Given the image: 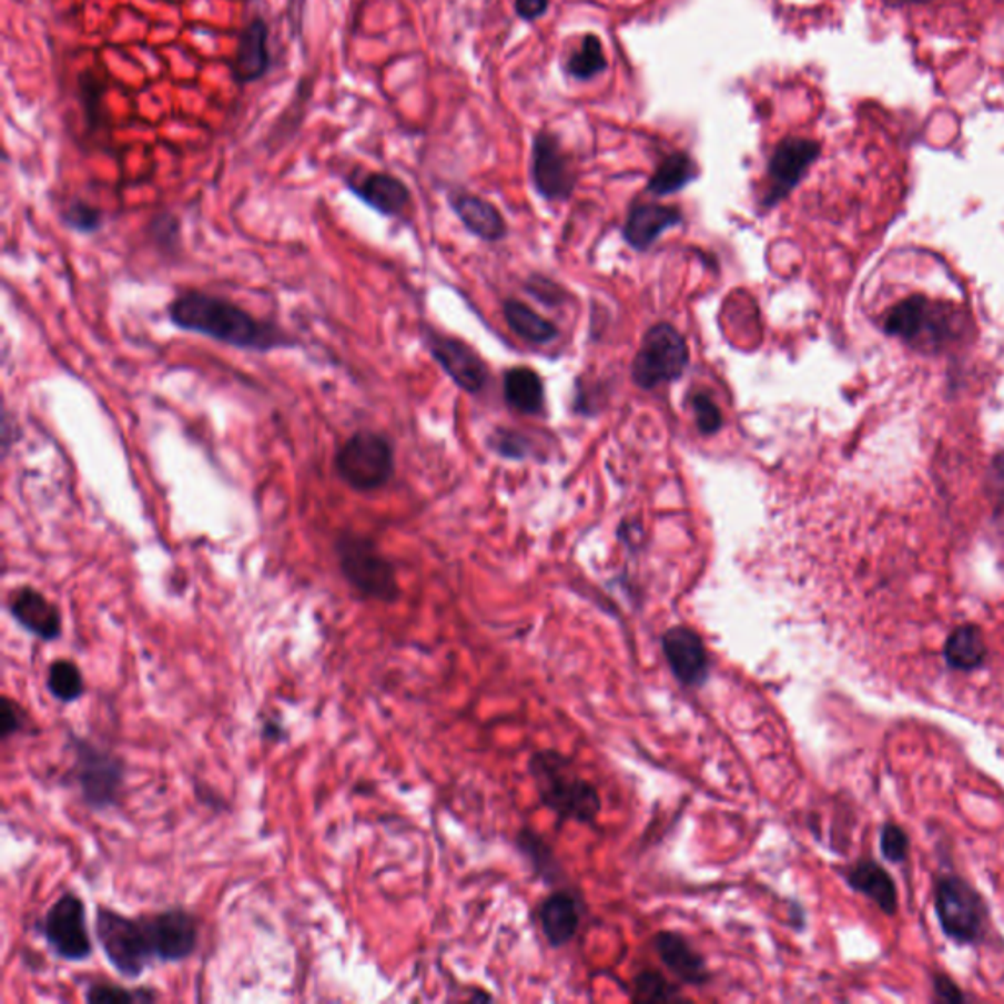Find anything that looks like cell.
Here are the masks:
<instances>
[{"label": "cell", "mask_w": 1004, "mask_h": 1004, "mask_svg": "<svg viewBox=\"0 0 1004 1004\" xmlns=\"http://www.w3.org/2000/svg\"><path fill=\"white\" fill-rule=\"evenodd\" d=\"M30 727V717L20 702L10 697L2 699V717H0V738L7 742L12 736L22 734Z\"/></svg>", "instance_id": "e575fe53"}, {"label": "cell", "mask_w": 1004, "mask_h": 1004, "mask_svg": "<svg viewBox=\"0 0 1004 1004\" xmlns=\"http://www.w3.org/2000/svg\"><path fill=\"white\" fill-rule=\"evenodd\" d=\"M683 222V214L676 206L663 204H636L626 220L625 237L633 250L643 252L656 244L663 232Z\"/></svg>", "instance_id": "ffe728a7"}, {"label": "cell", "mask_w": 1004, "mask_h": 1004, "mask_svg": "<svg viewBox=\"0 0 1004 1004\" xmlns=\"http://www.w3.org/2000/svg\"><path fill=\"white\" fill-rule=\"evenodd\" d=\"M505 398L523 414H540L544 406V385L540 375L530 367H513L505 373Z\"/></svg>", "instance_id": "cb8c5ba5"}, {"label": "cell", "mask_w": 1004, "mask_h": 1004, "mask_svg": "<svg viewBox=\"0 0 1004 1004\" xmlns=\"http://www.w3.org/2000/svg\"><path fill=\"white\" fill-rule=\"evenodd\" d=\"M944 658L945 663L957 671H973L983 666L987 658V643L980 628L963 626L950 633L944 643Z\"/></svg>", "instance_id": "603a6c76"}, {"label": "cell", "mask_w": 1004, "mask_h": 1004, "mask_svg": "<svg viewBox=\"0 0 1004 1004\" xmlns=\"http://www.w3.org/2000/svg\"><path fill=\"white\" fill-rule=\"evenodd\" d=\"M71 768L68 781L77 787L91 811L107 812L119 807L126 781V761L114 751L81 736H69Z\"/></svg>", "instance_id": "277c9868"}, {"label": "cell", "mask_w": 1004, "mask_h": 1004, "mask_svg": "<svg viewBox=\"0 0 1004 1004\" xmlns=\"http://www.w3.org/2000/svg\"><path fill=\"white\" fill-rule=\"evenodd\" d=\"M94 937L107 962L126 980H140L155 960L144 916L132 919L101 904L94 919Z\"/></svg>", "instance_id": "8992f818"}, {"label": "cell", "mask_w": 1004, "mask_h": 1004, "mask_svg": "<svg viewBox=\"0 0 1004 1004\" xmlns=\"http://www.w3.org/2000/svg\"><path fill=\"white\" fill-rule=\"evenodd\" d=\"M848 883L865 896H870L873 903L879 904L886 914L896 911V886L891 875L886 873L875 861H860L855 868L848 871Z\"/></svg>", "instance_id": "7402d4cb"}, {"label": "cell", "mask_w": 1004, "mask_h": 1004, "mask_svg": "<svg viewBox=\"0 0 1004 1004\" xmlns=\"http://www.w3.org/2000/svg\"><path fill=\"white\" fill-rule=\"evenodd\" d=\"M691 405L692 410H694V418H697V426H699V430L702 434L709 436V434H717L722 428V424H724L722 413H720L717 403L707 393H697L692 397Z\"/></svg>", "instance_id": "836d02e7"}, {"label": "cell", "mask_w": 1004, "mask_h": 1004, "mask_svg": "<svg viewBox=\"0 0 1004 1004\" xmlns=\"http://www.w3.org/2000/svg\"><path fill=\"white\" fill-rule=\"evenodd\" d=\"M457 219L464 222L465 229L485 242H498L507 236V222L493 204L483 201L475 194L457 193L449 199Z\"/></svg>", "instance_id": "44dd1931"}, {"label": "cell", "mask_w": 1004, "mask_h": 1004, "mask_svg": "<svg viewBox=\"0 0 1004 1004\" xmlns=\"http://www.w3.org/2000/svg\"><path fill=\"white\" fill-rule=\"evenodd\" d=\"M346 186L362 203L387 219L403 216L410 204L408 186L388 173L357 170L347 175Z\"/></svg>", "instance_id": "2e32d148"}, {"label": "cell", "mask_w": 1004, "mask_h": 1004, "mask_svg": "<svg viewBox=\"0 0 1004 1004\" xmlns=\"http://www.w3.org/2000/svg\"><path fill=\"white\" fill-rule=\"evenodd\" d=\"M393 442L373 430H357L339 446L334 456V471L347 489L369 495L387 487L395 477Z\"/></svg>", "instance_id": "5b68a950"}, {"label": "cell", "mask_w": 1004, "mask_h": 1004, "mask_svg": "<svg viewBox=\"0 0 1004 1004\" xmlns=\"http://www.w3.org/2000/svg\"><path fill=\"white\" fill-rule=\"evenodd\" d=\"M653 950L667 970L671 971L677 980L683 981L684 985L702 987V985H709L712 980V973H710L704 957L681 934L671 932V930L658 932L653 936Z\"/></svg>", "instance_id": "e0dca14e"}, {"label": "cell", "mask_w": 1004, "mask_h": 1004, "mask_svg": "<svg viewBox=\"0 0 1004 1004\" xmlns=\"http://www.w3.org/2000/svg\"><path fill=\"white\" fill-rule=\"evenodd\" d=\"M61 220L69 230L79 234H94L104 226V214L101 209L85 201H71L61 212Z\"/></svg>", "instance_id": "1f68e13d"}, {"label": "cell", "mask_w": 1004, "mask_h": 1004, "mask_svg": "<svg viewBox=\"0 0 1004 1004\" xmlns=\"http://www.w3.org/2000/svg\"><path fill=\"white\" fill-rule=\"evenodd\" d=\"M270 28L262 18H254L237 36L232 75L240 85L254 83L270 71Z\"/></svg>", "instance_id": "d6986e66"}, {"label": "cell", "mask_w": 1004, "mask_h": 1004, "mask_svg": "<svg viewBox=\"0 0 1004 1004\" xmlns=\"http://www.w3.org/2000/svg\"><path fill=\"white\" fill-rule=\"evenodd\" d=\"M168 318L175 328L245 352L270 354L298 346V339L275 322L257 318L224 296L196 288L181 293L168 304Z\"/></svg>", "instance_id": "6da1fadb"}, {"label": "cell", "mask_w": 1004, "mask_h": 1004, "mask_svg": "<svg viewBox=\"0 0 1004 1004\" xmlns=\"http://www.w3.org/2000/svg\"><path fill=\"white\" fill-rule=\"evenodd\" d=\"M881 852L886 860L901 863L909 855V838L895 824H885L881 832Z\"/></svg>", "instance_id": "d590c367"}, {"label": "cell", "mask_w": 1004, "mask_h": 1004, "mask_svg": "<svg viewBox=\"0 0 1004 1004\" xmlns=\"http://www.w3.org/2000/svg\"><path fill=\"white\" fill-rule=\"evenodd\" d=\"M936 912L945 936L973 944L985 926V904L965 881L944 878L937 883Z\"/></svg>", "instance_id": "9c48e42d"}, {"label": "cell", "mask_w": 1004, "mask_h": 1004, "mask_svg": "<svg viewBox=\"0 0 1004 1004\" xmlns=\"http://www.w3.org/2000/svg\"><path fill=\"white\" fill-rule=\"evenodd\" d=\"M689 359V346L677 328L667 322L656 324L633 357V383L641 388H656L677 381L687 372Z\"/></svg>", "instance_id": "52a82bcc"}, {"label": "cell", "mask_w": 1004, "mask_h": 1004, "mask_svg": "<svg viewBox=\"0 0 1004 1004\" xmlns=\"http://www.w3.org/2000/svg\"><path fill=\"white\" fill-rule=\"evenodd\" d=\"M148 234L158 247L173 252L181 244V222L171 212H158L148 224Z\"/></svg>", "instance_id": "d6a6232c"}, {"label": "cell", "mask_w": 1004, "mask_h": 1004, "mask_svg": "<svg viewBox=\"0 0 1004 1004\" xmlns=\"http://www.w3.org/2000/svg\"><path fill=\"white\" fill-rule=\"evenodd\" d=\"M697 175H699L697 165L687 153H671L669 158L661 161V165L653 173V178L648 183V191L658 196L673 194L692 183Z\"/></svg>", "instance_id": "484cf974"}, {"label": "cell", "mask_w": 1004, "mask_h": 1004, "mask_svg": "<svg viewBox=\"0 0 1004 1004\" xmlns=\"http://www.w3.org/2000/svg\"><path fill=\"white\" fill-rule=\"evenodd\" d=\"M820 145L804 138H787L777 145L769 160V189L763 204L775 206L801 183L804 173L817 161Z\"/></svg>", "instance_id": "4fadbf2b"}, {"label": "cell", "mask_w": 1004, "mask_h": 1004, "mask_svg": "<svg viewBox=\"0 0 1004 1004\" xmlns=\"http://www.w3.org/2000/svg\"><path fill=\"white\" fill-rule=\"evenodd\" d=\"M48 692L61 704H71L85 694V677L81 667L71 659L60 658L51 661L45 679Z\"/></svg>", "instance_id": "4316f807"}, {"label": "cell", "mask_w": 1004, "mask_h": 1004, "mask_svg": "<svg viewBox=\"0 0 1004 1004\" xmlns=\"http://www.w3.org/2000/svg\"><path fill=\"white\" fill-rule=\"evenodd\" d=\"M505 318L516 336L533 344H549L557 338V328L551 322L515 298L505 303Z\"/></svg>", "instance_id": "d4e9b609"}, {"label": "cell", "mask_w": 1004, "mask_h": 1004, "mask_svg": "<svg viewBox=\"0 0 1004 1004\" xmlns=\"http://www.w3.org/2000/svg\"><path fill=\"white\" fill-rule=\"evenodd\" d=\"M155 998L158 995L153 988H128L114 983H93L85 993V1001L91 1004L153 1003Z\"/></svg>", "instance_id": "f546056e"}, {"label": "cell", "mask_w": 1004, "mask_h": 1004, "mask_svg": "<svg viewBox=\"0 0 1004 1004\" xmlns=\"http://www.w3.org/2000/svg\"><path fill=\"white\" fill-rule=\"evenodd\" d=\"M334 554L339 574L355 595L383 605L397 602L400 597L397 567L381 551L377 541L365 534L342 530L334 541Z\"/></svg>", "instance_id": "3957f363"}, {"label": "cell", "mask_w": 1004, "mask_h": 1004, "mask_svg": "<svg viewBox=\"0 0 1004 1004\" xmlns=\"http://www.w3.org/2000/svg\"><path fill=\"white\" fill-rule=\"evenodd\" d=\"M153 955L161 963L185 962L199 945V922L185 909H168L144 916Z\"/></svg>", "instance_id": "30bf717a"}, {"label": "cell", "mask_w": 1004, "mask_h": 1004, "mask_svg": "<svg viewBox=\"0 0 1004 1004\" xmlns=\"http://www.w3.org/2000/svg\"><path fill=\"white\" fill-rule=\"evenodd\" d=\"M661 651L679 684L699 689L709 681L710 658L701 633L689 626H673L661 636Z\"/></svg>", "instance_id": "8fae6325"}, {"label": "cell", "mask_w": 1004, "mask_h": 1004, "mask_svg": "<svg viewBox=\"0 0 1004 1004\" xmlns=\"http://www.w3.org/2000/svg\"><path fill=\"white\" fill-rule=\"evenodd\" d=\"M38 930L51 952L63 962H87L93 955V940L87 924V906L75 893L63 895L51 904Z\"/></svg>", "instance_id": "ba28073f"}, {"label": "cell", "mask_w": 1004, "mask_h": 1004, "mask_svg": "<svg viewBox=\"0 0 1004 1004\" xmlns=\"http://www.w3.org/2000/svg\"><path fill=\"white\" fill-rule=\"evenodd\" d=\"M518 848L523 850L524 855H528V860L533 861L534 868L538 870L541 878L548 883H557L561 879V868L556 855L551 852V848L546 845L540 835L534 834L533 830H523L518 838Z\"/></svg>", "instance_id": "83f0119b"}, {"label": "cell", "mask_w": 1004, "mask_h": 1004, "mask_svg": "<svg viewBox=\"0 0 1004 1004\" xmlns=\"http://www.w3.org/2000/svg\"><path fill=\"white\" fill-rule=\"evenodd\" d=\"M424 344L428 347L436 364L448 373L449 379L467 393H477L487 383V365L475 349L462 339L439 334L438 329L424 326Z\"/></svg>", "instance_id": "7c38bea8"}, {"label": "cell", "mask_w": 1004, "mask_h": 1004, "mask_svg": "<svg viewBox=\"0 0 1004 1004\" xmlns=\"http://www.w3.org/2000/svg\"><path fill=\"white\" fill-rule=\"evenodd\" d=\"M9 612L24 632L32 633L38 640H60L63 633L60 608L30 585H22L10 592Z\"/></svg>", "instance_id": "9a60e30c"}, {"label": "cell", "mask_w": 1004, "mask_h": 1004, "mask_svg": "<svg viewBox=\"0 0 1004 1004\" xmlns=\"http://www.w3.org/2000/svg\"><path fill=\"white\" fill-rule=\"evenodd\" d=\"M528 769L541 804L554 812L561 824H592L599 819L602 801L597 787L577 773L574 761L567 755L554 750L536 751L528 761Z\"/></svg>", "instance_id": "7a4b0ae2"}, {"label": "cell", "mask_w": 1004, "mask_h": 1004, "mask_svg": "<svg viewBox=\"0 0 1004 1004\" xmlns=\"http://www.w3.org/2000/svg\"><path fill=\"white\" fill-rule=\"evenodd\" d=\"M936 993L944 1001H952V1003H962L963 1001L962 991L955 987L954 983L944 977V975H937L936 977Z\"/></svg>", "instance_id": "ab89813d"}, {"label": "cell", "mask_w": 1004, "mask_h": 1004, "mask_svg": "<svg viewBox=\"0 0 1004 1004\" xmlns=\"http://www.w3.org/2000/svg\"><path fill=\"white\" fill-rule=\"evenodd\" d=\"M283 734H285L283 728L275 724V722H271V720L263 722V738H265V740H275V742H278V740H283Z\"/></svg>", "instance_id": "60d3db41"}, {"label": "cell", "mask_w": 1004, "mask_h": 1004, "mask_svg": "<svg viewBox=\"0 0 1004 1004\" xmlns=\"http://www.w3.org/2000/svg\"><path fill=\"white\" fill-rule=\"evenodd\" d=\"M533 178L538 193L548 201H564L574 193V165L556 135L548 132L536 135Z\"/></svg>", "instance_id": "5bb4252c"}, {"label": "cell", "mask_w": 1004, "mask_h": 1004, "mask_svg": "<svg viewBox=\"0 0 1004 1004\" xmlns=\"http://www.w3.org/2000/svg\"><path fill=\"white\" fill-rule=\"evenodd\" d=\"M683 996L669 981L656 971H641L633 977V1001L658 1003V1001H681Z\"/></svg>", "instance_id": "4dcf8cb0"}, {"label": "cell", "mask_w": 1004, "mask_h": 1004, "mask_svg": "<svg viewBox=\"0 0 1004 1004\" xmlns=\"http://www.w3.org/2000/svg\"><path fill=\"white\" fill-rule=\"evenodd\" d=\"M538 919L549 945L554 947L567 945L581 929V899L571 891H556L541 901Z\"/></svg>", "instance_id": "ac0fdd59"}, {"label": "cell", "mask_w": 1004, "mask_h": 1004, "mask_svg": "<svg viewBox=\"0 0 1004 1004\" xmlns=\"http://www.w3.org/2000/svg\"><path fill=\"white\" fill-rule=\"evenodd\" d=\"M493 449H497L500 456L523 459L528 454V439L516 432L498 430L493 436Z\"/></svg>", "instance_id": "74e56055"}, {"label": "cell", "mask_w": 1004, "mask_h": 1004, "mask_svg": "<svg viewBox=\"0 0 1004 1004\" xmlns=\"http://www.w3.org/2000/svg\"><path fill=\"white\" fill-rule=\"evenodd\" d=\"M548 4L549 0H516V12H518L524 20H536V18H540L541 14H546Z\"/></svg>", "instance_id": "f35d334b"}, {"label": "cell", "mask_w": 1004, "mask_h": 1004, "mask_svg": "<svg viewBox=\"0 0 1004 1004\" xmlns=\"http://www.w3.org/2000/svg\"><path fill=\"white\" fill-rule=\"evenodd\" d=\"M607 69V58L597 36H585L581 48L569 58V73L575 79H592Z\"/></svg>", "instance_id": "f1b7e54d"}, {"label": "cell", "mask_w": 1004, "mask_h": 1004, "mask_svg": "<svg viewBox=\"0 0 1004 1004\" xmlns=\"http://www.w3.org/2000/svg\"><path fill=\"white\" fill-rule=\"evenodd\" d=\"M102 93H104V89H102V83L97 77L91 75V73L81 77V94H83V101H85L87 120H89L91 126L93 124L97 126L101 122Z\"/></svg>", "instance_id": "8d00e7d4"}]
</instances>
